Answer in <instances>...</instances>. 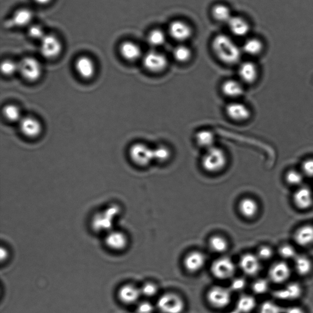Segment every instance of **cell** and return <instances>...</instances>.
<instances>
[{"label": "cell", "mask_w": 313, "mask_h": 313, "mask_svg": "<svg viewBox=\"0 0 313 313\" xmlns=\"http://www.w3.org/2000/svg\"><path fill=\"white\" fill-rule=\"evenodd\" d=\"M169 64L166 56L162 53L151 50L142 58V64L147 71L152 73H160L166 69Z\"/></svg>", "instance_id": "obj_5"}, {"label": "cell", "mask_w": 313, "mask_h": 313, "mask_svg": "<svg viewBox=\"0 0 313 313\" xmlns=\"http://www.w3.org/2000/svg\"><path fill=\"white\" fill-rule=\"evenodd\" d=\"M273 254V251L272 248L269 246L264 245L261 246L259 248L256 255L261 261H267V260L272 258Z\"/></svg>", "instance_id": "obj_45"}, {"label": "cell", "mask_w": 313, "mask_h": 313, "mask_svg": "<svg viewBox=\"0 0 313 313\" xmlns=\"http://www.w3.org/2000/svg\"><path fill=\"white\" fill-rule=\"evenodd\" d=\"M169 35L175 41L184 42L188 40L192 35L191 26L186 22L180 21H173L169 27Z\"/></svg>", "instance_id": "obj_13"}, {"label": "cell", "mask_w": 313, "mask_h": 313, "mask_svg": "<svg viewBox=\"0 0 313 313\" xmlns=\"http://www.w3.org/2000/svg\"><path fill=\"white\" fill-rule=\"evenodd\" d=\"M105 245L113 251H121L126 248L128 239L126 235L121 231H110L105 239Z\"/></svg>", "instance_id": "obj_14"}, {"label": "cell", "mask_w": 313, "mask_h": 313, "mask_svg": "<svg viewBox=\"0 0 313 313\" xmlns=\"http://www.w3.org/2000/svg\"><path fill=\"white\" fill-rule=\"evenodd\" d=\"M246 281L242 278H236L234 279L231 283V290L234 291L239 292L245 288Z\"/></svg>", "instance_id": "obj_47"}, {"label": "cell", "mask_w": 313, "mask_h": 313, "mask_svg": "<svg viewBox=\"0 0 313 313\" xmlns=\"http://www.w3.org/2000/svg\"><path fill=\"white\" fill-rule=\"evenodd\" d=\"M258 313H281V309L277 304L267 301L260 306Z\"/></svg>", "instance_id": "obj_43"}, {"label": "cell", "mask_w": 313, "mask_h": 313, "mask_svg": "<svg viewBox=\"0 0 313 313\" xmlns=\"http://www.w3.org/2000/svg\"><path fill=\"white\" fill-rule=\"evenodd\" d=\"M158 307L163 313H181L185 304L180 296L173 293H167L159 298Z\"/></svg>", "instance_id": "obj_6"}, {"label": "cell", "mask_w": 313, "mask_h": 313, "mask_svg": "<svg viewBox=\"0 0 313 313\" xmlns=\"http://www.w3.org/2000/svg\"><path fill=\"white\" fill-rule=\"evenodd\" d=\"M166 35L160 29H153L147 35V41L150 46L158 47L163 46L166 42Z\"/></svg>", "instance_id": "obj_34"}, {"label": "cell", "mask_w": 313, "mask_h": 313, "mask_svg": "<svg viewBox=\"0 0 313 313\" xmlns=\"http://www.w3.org/2000/svg\"><path fill=\"white\" fill-rule=\"evenodd\" d=\"M278 254L281 258L285 260H293L295 257L297 256V252H296L294 247L288 244H284L281 246V247L279 248Z\"/></svg>", "instance_id": "obj_39"}, {"label": "cell", "mask_w": 313, "mask_h": 313, "mask_svg": "<svg viewBox=\"0 0 313 313\" xmlns=\"http://www.w3.org/2000/svg\"><path fill=\"white\" fill-rule=\"evenodd\" d=\"M302 293L300 285L297 283L287 284L282 288L274 291V297L282 301H292L297 300Z\"/></svg>", "instance_id": "obj_15"}, {"label": "cell", "mask_w": 313, "mask_h": 313, "mask_svg": "<svg viewBox=\"0 0 313 313\" xmlns=\"http://www.w3.org/2000/svg\"><path fill=\"white\" fill-rule=\"evenodd\" d=\"M62 50V44L54 35H46L41 40L40 51L47 59L57 58Z\"/></svg>", "instance_id": "obj_10"}, {"label": "cell", "mask_w": 313, "mask_h": 313, "mask_svg": "<svg viewBox=\"0 0 313 313\" xmlns=\"http://www.w3.org/2000/svg\"><path fill=\"white\" fill-rule=\"evenodd\" d=\"M75 69L80 76L85 79L93 77L96 69L93 60L86 56H83L77 59L75 62Z\"/></svg>", "instance_id": "obj_24"}, {"label": "cell", "mask_w": 313, "mask_h": 313, "mask_svg": "<svg viewBox=\"0 0 313 313\" xmlns=\"http://www.w3.org/2000/svg\"><path fill=\"white\" fill-rule=\"evenodd\" d=\"M293 266L298 275L302 276L309 275L312 269L311 260L308 257L301 254H297L293 259Z\"/></svg>", "instance_id": "obj_28"}, {"label": "cell", "mask_w": 313, "mask_h": 313, "mask_svg": "<svg viewBox=\"0 0 313 313\" xmlns=\"http://www.w3.org/2000/svg\"><path fill=\"white\" fill-rule=\"evenodd\" d=\"M141 295V290L131 284L123 285L117 292L120 301L126 304L135 303Z\"/></svg>", "instance_id": "obj_19"}, {"label": "cell", "mask_w": 313, "mask_h": 313, "mask_svg": "<svg viewBox=\"0 0 313 313\" xmlns=\"http://www.w3.org/2000/svg\"><path fill=\"white\" fill-rule=\"evenodd\" d=\"M291 275L289 265L284 261L274 263L269 270V277L271 281L276 284H282L288 280Z\"/></svg>", "instance_id": "obj_12"}, {"label": "cell", "mask_w": 313, "mask_h": 313, "mask_svg": "<svg viewBox=\"0 0 313 313\" xmlns=\"http://www.w3.org/2000/svg\"><path fill=\"white\" fill-rule=\"evenodd\" d=\"M293 203L297 208L307 209L313 203L312 193L308 187H301L296 191L293 195Z\"/></svg>", "instance_id": "obj_20"}, {"label": "cell", "mask_w": 313, "mask_h": 313, "mask_svg": "<svg viewBox=\"0 0 313 313\" xmlns=\"http://www.w3.org/2000/svg\"><path fill=\"white\" fill-rule=\"evenodd\" d=\"M293 240L298 245L306 247L313 244V226L305 225L296 230Z\"/></svg>", "instance_id": "obj_22"}, {"label": "cell", "mask_w": 313, "mask_h": 313, "mask_svg": "<svg viewBox=\"0 0 313 313\" xmlns=\"http://www.w3.org/2000/svg\"><path fill=\"white\" fill-rule=\"evenodd\" d=\"M129 156L134 164L146 167L153 161V149L142 142H136L129 149Z\"/></svg>", "instance_id": "obj_4"}, {"label": "cell", "mask_w": 313, "mask_h": 313, "mask_svg": "<svg viewBox=\"0 0 313 313\" xmlns=\"http://www.w3.org/2000/svg\"><path fill=\"white\" fill-rule=\"evenodd\" d=\"M2 72L5 75H11L19 71V63L10 60H5L2 63Z\"/></svg>", "instance_id": "obj_42"}, {"label": "cell", "mask_w": 313, "mask_h": 313, "mask_svg": "<svg viewBox=\"0 0 313 313\" xmlns=\"http://www.w3.org/2000/svg\"><path fill=\"white\" fill-rule=\"evenodd\" d=\"M33 19L32 11L28 9H21L16 11L11 20V25L16 27H24L30 24Z\"/></svg>", "instance_id": "obj_31"}, {"label": "cell", "mask_w": 313, "mask_h": 313, "mask_svg": "<svg viewBox=\"0 0 313 313\" xmlns=\"http://www.w3.org/2000/svg\"><path fill=\"white\" fill-rule=\"evenodd\" d=\"M228 27L234 36L244 37L250 30V24L244 18L239 16H233L228 22Z\"/></svg>", "instance_id": "obj_23"}, {"label": "cell", "mask_w": 313, "mask_h": 313, "mask_svg": "<svg viewBox=\"0 0 313 313\" xmlns=\"http://www.w3.org/2000/svg\"><path fill=\"white\" fill-rule=\"evenodd\" d=\"M212 49L217 58L228 65L238 63L242 57V50L233 39L226 35L215 36L212 41Z\"/></svg>", "instance_id": "obj_1"}, {"label": "cell", "mask_w": 313, "mask_h": 313, "mask_svg": "<svg viewBox=\"0 0 313 313\" xmlns=\"http://www.w3.org/2000/svg\"><path fill=\"white\" fill-rule=\"evenodd\" d=\"M212 15L217 21L227 24L233 17L230 8L223 4L214 5L212 9Z\"/></svg>", "instance_id": "obj_32"}, {"label": "cell", "mask_w": 313, "mask_h": 313, "mask_svg": "<svg viewBox=\"0 0 313 313\" xmlns=\"http://www.w3.org/2000/svg\"><path fill=\"white\" fill-rule=\"evenodd\" d=\"M119 208L111 206L105 211L100 212L94 215L92 220V226L95 231L99 232H110L113 226V220L119 214Z\"/></svg>", "instance_id": "obj_3"}, {"label": "cell", "mask_w": 313, "mask_h": 313, "mask_svg": "<svg viewBox=\"0 0 313 313\" xmlns=\"http://www.w3.org/2000/svg\"><path fill=\"white\" fill-rule=\"evenodd\" d=\"M195 139L198 146L205 148L206 150L215 146V137L211 130H200L196 134Z\"/></svg>", "instance_id": "obj_30"}, {"label": "cell", "mask_w": 313, "mask_h": 313, "mask_svg": "<svg viewBox=\"0 0 313 313\" xmlns=\"http://www.w3.org/2000/svg\"><path fill=\"white\" fill-rule=\"evenodd\" d=\"M29 35L31 38L40 41L46 36L43 27L39 25H31L29 29Z\"/></svg>", "instance_id": "obj_44"}, {"label": "cell", "mask_w": 313, "mask_h": 313, "mask_svg": "<svg viewBox=\"0 0 313 313\" xmlns=\"http://www.w3.org/2000/svg\"><path fill=\"white\" fill-rule=\"evenodd\" d=\"M226 115L229 118L236 122L247 121L250 118L251 111L244 103L239 102H232L226 105Z\"/></svg>", "instance_id": "obj_11"}, {"label": "cell", "mask_w": 313, "mask_h": 313, "mask_svg": "<svg viewBox=\"0 0 313 313\" xmlns=\"http://www.w3.org/2000/svg\"><path fill=\"white\" fill-rule=\"evenodd\" d=\"M1 256L2 261H4V259H7L8 256V251L3 247L1 250Z\"/></svg>", "instance_id": "obj_51"}, {"label": "cell", "mask_w": 313, "mask_h": 313, "mask_svg": "<svg viewBox=\"0 0 313 313\" xmlns=\"http://www.w3.org/2000/svg\"><path fill=\"white\" fill-rule=\"evenodd\" d=\"M239 266L246 275H256L261 270V260L254 254H245L240 259Z\"/></svg>", "instance_id": "obj_16"}, {"label": "cell", "mask_w": 313, "mask_h": 313, "mask_svg": "<svg viewBox=\"0 0 313 313\" xmlns=\"http://www.w3.org/2000/svg\"><path fill=\"white\" fill-rule=\"evenodd\" d=\"M191 50L188 47L180 45L173 50V57L180 63H187L192 57Z\"/></svg>", "instance_id": "obj_36"}, {"label": "cell", "mask_w": 313, "mask_h": 313, "mask_svg": "<svg viewBox=\"0 0 313 313\" xmlns=\"http://www.w3.org/2000/svg\"><path fill=\"white\" fill-rule=\"evenodd\" d=\"M221 88L223 94L233 99L241 96L244 91L241 82L234 79L225 80Z\"/></svg>", "instance_id": "obj_26"}, {"label": "cell", "mask_w": 313, "mask_h": 313, "mask_svg": "<svg viewBox=\"0 0 313 313\" xmlns=\"http://www.w3.org/2000/svg\"><path fill=\"white\" fill-rule=\"evenodd\" d=\"M239 209L243 216L251 219L258 214L259 206L256 201L252 198H246L240 201Z\"/></svg>", "instance_id": "obj_27"}, {"label": "cell", "mask_w": 313, "mask_h": 313, "mask_svg": "<svg viewBox=\"0 0 313 313\" xmlns=\"http://www.w3.org/2000/svg\"><path fill=\"white\" fill-rule=\"evenodd\" d=\"M140 290L141 294L147 297H153L158 292V287L155 284L151 283L144 284Z\"/></svg>", "instance_id": "obj_46"}, {"label": "cell", "mask_w": 313, "mask_h": 313, "mask_svg": "<svg viewBox=\"0 0 313 313\" xmlns=\"http://www.w3.org/2000/svg\"><path fill=\"white\" fill-rule=\"evenodd\" d=\"M256 300L252 296L244 295L239 298L234 311L231 313H250L255 308Z\"/></svg>", "instance_id": "obj_29"}, {"label": "cell", "mask_w": 313, "mask_h": 313, "mask_svg": "<svg viewBox=\"0 0 313 313\" xmlns=\"http://www.w3.org/2000/svg\"><path fill=\"white\" fill-rule=\"evenodd\" d=\"M209 247L215 253H222L227 250L228 244L222 236H212L209 242Z\"/></svg>", "instance_id": "obj_35"}, {"label": "cell", "mask_w": 313, "mask_h": 313, "mask_svg": "<svg viewBox=\"0 0 313 313\" xmlns=\"http://www.w3.org/2000/svg\"><path fill=\"white\" fill-rule=\"evenodd\" d=\"M303 180L302 173L296 171V170H290V171L286 173V181L290 185H300L303 182Z\"/></svg>", "instance_id": "obj_41"}, {"label": "cell", "mask_w": 313, "mask_h": 313, "mask_svg": "<svg viewBox=\"0 0 313 313\" xmlns=\"http://www.w3.org/2000/svg\"><path fill=\"white\" fill-rule=\"evenodd\" d=\"M264 49L263 43L261 40L257 38H250L247 39L243 46L242 50L246 54L251 56L258 55L262 52Z\"/></svg>", "instance_id": "obj_33"}, {"label": "cell", "mask_w": 313, "mask_h": 313, "mask_svg": "<svg viewBox=\"0 0 313 313\" xmlns=\"http://www.w3.org/2000/svg\"><path fill=\"white\" fill-rule=\"evenodd\" d=\"M152 304L147 301H142L137 306L136 311L138 313H152L153 311Z\"/></svg>", "instance_id": "obj_49"}, {"label": "cell", "mask_w": 313, "mask_h": 313, "mask_svg": "<svg viewBox=\"0 0 313 313\" xmlns=\"http://www.w3.org/2000/svg\"><path fill=\"white\" fill-rule=\"evenodd\" d=\"M4 115L8 120L11 122L20 121L22 119L21 109L15 105H8L4 108Z\"/></svg>", "instance_id": "obj_37"}, {"label": "cell", "mask_w": 313, "mask_h": 313, "mask_svg": "<svg viewBox=\"0 0 313 313\" xmlns=\"http://www.w3.org/2000/svg\"><path fill=\"white\" fill-rule=\"evenodd\" d=\"M209 303L216 308H224L231 300V290L222 286H214L207 293Z\"/></svg>", "instance_id": "obj_7"}, {"label": "cell", "mask_w": 313, "mask_h": 313, "mask_svg": "<svg viewBox=\"0 0 313 313\" xmlns=\"http://www.w3.org/2000/svg\"><path fill=\"white\" fill-rule=\"evenodd\" d=\"M52 0H35L36 4L40 5H46L49 4Z\"/></svg>", "instance_id": "obj_52"}, {"label": "cell", "mask_w": 313, "mask_h": 313, "mask_svg": "<svg viewBox=\"0 0 313 313\" xmlns=\"http://www.w3.org/2000/svg\"><path fill=\"white\" fill-rule=\"evenodd\" d=\"M227 162V155L225 150L215 146L206 149L201 159L203 169L210 173L222 172L226 167Z\"/></svg>", "instance_id": "obj_2"}, {"label": "cell", "mask_w": 313, "mask_h": 313, "mask_svg": "<svg viewBox=\"0 0 313 313\" xmlns=\"http://www.w3.org/2000/svg\"><path fill=\"white\" fill-rule=\"evenodd\" d=\"M205 262V255L199 251H195L187 254L184 259V264L189 272L195 273L203 269Z\"/></svg>", "instance_id": "obj_21"}, {"label": "cell", "mask_w": 313, "mask_h": 313, "mask_svg": "<svg viewBox=\"0 0 313 313\" xmlns=\"http://www.w3.org/2000/svg\"><path fill=\"white\" fill-rule=\"evenodd\" d=\"M269 288V281L263 278L256 279L252 284L253 291L258 295L264 294L268 291Z\"/></svg>", "instance_id": "obj_40"}, {"label": "cell", "mask_w": 313, "mask_h": 313, "mask_svg": "<svg viewBox=\"0 0 313 313\" xmlns=\"http://www.w3.org/2000/svg\"><path fill=\"white\" fill-rule=\"evenodd\" d=\"M19 122L21 132L26 136L34 138L41 132V122L35 117H23Z\"/></svg>", "instance_id": "obj_17"}, {"label": "cell", "mask_w": 313, "mask_h": 313, "mask_svg": "<svg viewBox=\"0 0 313 313\" xmlns=\"http://www.w3.org/2000/svg\"><path fill=\"white\" fill-rule=\"evenodd\" d=\"M286 313H304V311L300 307L292 306L287 309Z\"/></svg>", "instance_id": "obj_50"}, {"label": "cell", "mask_w": 313, "mask_h": 313, "mask_svg": "<svg viewBox=\"0 0 313 313\" xmlns=\"http://www.w3.org/2000/svg\"><path fill=\"white\" fill-rule=\"evenodd\" d=\"M153 161L162 162V163L169 160L172 155L171 150L164 145H160L153 148Z\"/></svg>", "instance_id": "obj_38"}, {"label": "cell", "mask_w": 313, "mask_h": 313, "mask_svg": "<svg viewBox=\"0 0 313 313\" xmlns=\"http://www.w3.org/2000/svg\"><path fill=\"white\" fill-rule=\"evenodd\" d=\"M303 174L313 178V159H308L304 161L301 166Z\"/></svg>", "instance_id": "obj_48"}, {"label": "cell", "mask_w": 313, "mask_h": 313, "mask_svg": "<svg viewBox=\"0 0 313 313\" xmlns=\"http://www.w3.org/2000/svg\"><path fill=\"white\" fill-rule=\"evenodd\" d=\"M238 74L242 82L253 83L258 77V67L251 61H245L240 64Z\"/></svg>", "instance_id": "obj_18"}, {"label": "cell", "mask_w": 313, "mask_h": 313, "mask_svg": "<svg viewBox=\"0 0 313 313\" xmlns=\"http://www.w3.org/2000/svg\"><path fill=\"white\" fill-rule=\"evenodd\" d=\"M211 272L217 278L230 279L236 273V266L231 259L221 258L215 260L212 263Z\"/></svg>", "instance_id": "obj_9"}, {"label": "cell", "mask_w": 313, "mask_h": 313, "mask_svg": "<svg viewBox=\"0 0 313 313\" xmlns=\"http://www.w3.org/2000/svg\"><path fill=\"white\" fill-rule=\"evenodd\" d=\"M19 72L27 80H37L42 74L41 64L36 58H25L19 63Z\"/></svg>", "instance_id": "obj_8"}, {"label": "cell", "mask_w": 313, "mask_h": 313, "mask_svg": "<svg viewBox=\"0 0 313 313\" xmlns=\"http://www.w3.org/2000/svg\"><path fill=\"white\" fill-rule=\"evenodd\" d=\"M123 58L127 61H135L141 57V50L138 44L131 41L123 43L119 49Z\"/></svg>", "instance_id": "obj_25"}]
</instances>
